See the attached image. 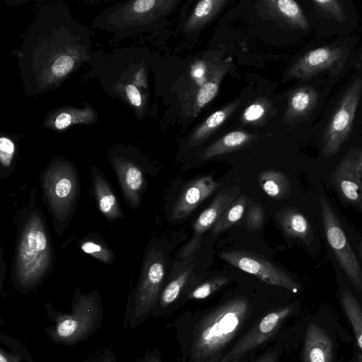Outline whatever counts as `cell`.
Segmentation results:
<instances>
[{
  "instance_id": "cell-1",
  "label": "cell",
  "mask_w": 362,
  "mask_h": 362,
  "mask_svg": "<svg viewBox=\"0 0 362 362\" xmlns=\"http://www.w3.org/2000/svg\"><path fill=\"white\" fill-rule=\"evenodd\" d=\"M84 33L66 10L44 12L23 45L22 73L38 90L56 86L85 59L87 39L81 35Z\"/></svg>"
},
{
  "instance_id": "cell-2",
  "label": "cell",
  "mask_w": 362,
  "mask_h": 362,
  "mask_svg": "<svg viewBox=\"0 0 362 362\" xmlns=\"http://www.w3.org/2000/svg\"><path fill=\"white\" fill-rule=\"evenodd\" d=\"M37 195L33 189L16 217L18 230L11 277L15 289L22 294L37 288L52 273L56 260Z\"/></svg>"
},
{
  "instance_id": "cell-3",
  "label": "cell",
  "mask_w": 362,
  "mask_h": 362,
  "mask_svg": "<svg viewBox=\"0 0 362 362\" xmlns=\"http://www.w3.org/2000/svg\"><path fill=\"white\" fill-rule=\"evenodd\" d=\"M45 308L52 322L44 329L45 334L55 344L67 346H74L88 339L99 329L104 316L102 298L96 289L83 293L76 288L70 312L57 310L48 302Z\"/></svg>"
},
{
  "instance_id": "cell-4",
  "label": "cell",
  "mask_w": 362,
  "mask_h": 362,
  "mask_svg": "<svg viewBox=\"0 0 362 362\" xmlns=\"http://www.w3.org/2000/svg\"><path fill=\"white\" fill-rule=\"evenodd\" d=\"M42 200L52 218L56 233L61 236L75 214L80 194L76 167L62 157L54 158L39 175Z\"/></svg>"
},
{
  "instance_id": "cell-5",
  "label": "cell",
  "mask_w": 362,
  "mask_h": 362,
  "mask_svg": "<svg viewBox=\"0 0 362 362\" xmlns=\"http://www.w3.org/2000/svg\"><path fill=\"white\" fill-rule=\"evenodd\" d=\"M250 305L243 296L234 298L208 313L194 333L192 356L196 362H210L238 333L248 316Z\"/></svg>"
},
{
  "instance_id": "cell-6",
  "label": "cell",
  "mask_w": 362,
  "mask_h": 362,
  "mask_svg": "<svg viewBox=\"0 0 362 362\" xmlns=\"http://www.w3.org/2000/svg\"><path fill=\"white\" fill-rule=\"evenodd\" d=\"M164 276L163 253L150 245L144 256L138 283L127 300L124 321L127 327L136 328L152 315L161 293Z\"/></svg>"
},
{
  "instance_id": "cell-7",
  "label": "cell",
  "mask_w": 362,
  "mask_h": 362,
  "mask_svg": "<svg viewBox=\"0 0 362 362\" xmlns=\"http://www.w3.org/2000/svg\"><path fill=\"white\" fill-rule=\"evenodd\" d=\"M325 236L341 268L352 284L362 291V270L352 247L329 202L320 197Z\"/></svg>"
},
{
  "instance_id": "cell-8",
  "label": "cell",
  "mask_w": 362,
  "mask_h": 362,
  "mask_svg": "<svg viewBox=\"0 0 362 362\" xmlns=\"http://www.w3.org/2000/svg\"><path fill=\"white\" fill-rule=\"evenodd\" d=\"M362 93V79L349 86L329 122L323 139L322 154L329 157L337 153L348 137Z\"/></svg>"
},
{
  "instance_id": "cell-9",
  "label": "cell",
  "mask_w": 362,
  "mask_h": 362,
  "mask_svg": "<svg viewBox=\"0 0 362 362\" xmlns=\"http://www.w3.org/2000/svg\"><path fill=\"white\" fill-rule=\"evenodd\" d=\"M221 257L228 264L256 276L274 286L296 292L300 286L284 270L257 255L240 250L222 252Z\"/></svg>"
},
{
  "instance_id": "cell-10",
  "label": "cell",
  "mask_w": 362,
  "mask_h": 362,
  "mask_svg": "<svg viewBox=\"0 0 362 362\" xmlns=\"http://www.w3.org/2000/svg\"><path fill=\"white\" fill-rule=\"evenodd\" d=\"M349 55L348 49L339 47L327 46L312 49L305 54L291 68L290 78L308 80L319 73L341 69Z\"/></svg>"
},
{
  "instance_id": "cell-11",
  "label": "cell",
  "mask_w": 362,
  "mask_h": 362,
  "mask_svg": "<svg viewBox=\"0 0 362 362\" xmlns=\"http://www.w3.org/2000/svg\"><path fill=\"white\" fill-rule=\"evenodd\" d=\"M292 312L284 307L268 313L244 335L222 358L221 362H233L270 339Z\"/></svg>"
},
{
  "instance_id": "cell-12",
  "label": "cell",
  "mask_w": 362,
  "mask_h": 362,
  "mask_svg": "<svg viewBox=\"0 0 362 362\" xmlns=\"http://www.w3.org/2000/svg\"><path fill=\"white\" fill-rule=\"evenodd\" d=\"M110 160L126 202L131 208L138 209L145 187L141 167L133 161V156L127 154L112 153L110 154Z\"/></svg>"
},
{
  "instance_id": "cell-13",
  "label": "cell",
  "mask_w": 362,
  "mask_h": 362,
  "mask_svg": "<svg viewBox=\"0 0 362 362\" xmlns=\"http://www.w3.org/2000/svg\"><path fill=\"white\" fill-rule=\"evenodd\" d=\"M240 192L238 186L221 189L215 197L210 205L204 209L195 221L194 234L191 240L181 251V258H186L195 252L199 247L202 235L217 222L221 215L237 199Z\"/></svg>"
},
{
  "instance_id": "cell-14",
  "label": "cell",
  "mask_w": 362,
  "mask_h": 362,
  "mask_svg": "<svg viewBox=\"0 0 362 362\" xmlns=\"http://www.w3.org/2000/svg\"><path fill=\"white\" fill-rule=\"evenodd\" d=\"M332 182L339 197L362 211V179L354 158L344 157L332 175Z\"/></svg>"
},
{
  "instance_id": "cell-15",
  "label": "cell",
  "mask_w": 362,
  "mask_h": 362,
  "mask_svg": "<svg viewBox=\"0 0 362 362\" xmlns=\"http://www.w3.org/2000/svg\"><path fill=\"white\" fill-rule=\"evenodd\" d=\"M221 184L211 177L204 176L189 182L174 205L172 219H181L192 213L204 199L212 194Z\"/></svg>"
},
{
  "instance_id": "cell-16",
  "label": "cell",
  "mask_w": 362,
  "mask_h": 362,
  "mask_svg": "<svg viewBox=\"0 0 362 362\" xmlns=\"http://www.w3.org/2000/svg\"><path fill=\"white\" fill-rule=\"evenodd\" d=\"M91 189L101 214L110 223L124 218L119 199L109 180L97 166L91 168Z\"/></svg>"
},
{
  "instance_id": "cell-17",
  "label": "cell",
  "mask_w": 362,
  "mask_h": 362,
  "mask_svg": "<svg viewBox=\"0 0 362 362\" xmlns=\"http://www.w3.org/2000/svg\"><path fill=\"white\" fill-rule=\"evenodd\" d=\"M174 0H139L127 6L121 12L131 16H124L119 18V22L124 21L127 25H141L150 23L156 18L168 13L176 4ZM124 16V15H122Z\"/></svg>"
},
{
  "instance_id": "cell-18",
  "label": "cell",
  "mask_w": 362,
  "mask_h": 362,
  "mask_svg": "<svg viewBox=\"0 0 362 362\" xmlns=\"http://www.w3.org/2000/svg\"><path fill=\"white\" fill-rule=\"evenodd\" d=\"M303 358L304 362H332L333 344L327 332L314 323L307 327Z\"/></svg>"
},
{
  "instance_id": "cell-19",
  "label": "cell",
  "mask_w": 362,
  "mask_h": 362,
  "mask_svg": "<svg viewBox=\"0 0 362 362\" xmlns=\"http://www.w3.org/2000/svg\"><path fill=\"white\" fill-rule=\"evenodd\" d=\"M277 218L287 236L300 239L306 244L312 241V228L300 211L293 209H284L279 213Z\"/></svg>"
},
{
  "instance_id": "cell-20",
  "label": "cell",
  "mask_w": 362,
  "mask_h": 362,
  "mask_svg": "<svg viewBox=\"0 0 362 362\" xmlns=\"http://www.w3.org/2000/svg\"><path fill=\"white\" fill-rule=\"evenodd\" d=\"M318 101L317 91L310 86H303L294 90L289 95L285 119L291 121L310 114Z\"/></svg>"
},
{
  "instance_id": "cell-21",
  "label": "cell",
  "mask_w": 362,
  "mask_h": 362,
  "mask_svg": "<svg viewBox=\"0 0 362 362\" xmlns=\"http://www.w3.org/2000/svg\"><path fill=\"white\" fill-rule=\"evenodd\" d=\"M266 6L283 21L294 28L307 30L308 21L300 5L293 0L265 1Z\"/></svg>"
},
{
  "instance_id": "cell-22",
  "label": "cell",
  "mask_w": 362,
  "mask_h": 362,
  "mask_svg": "<svg viewBox=\"0 0 362 362\" xmlns=\"http://www.w3.org/2000/svg\"><path fill=\"white\" fill-rule=\"evenodd\" d=\"M226 3V0H202L199 1L185 25V31L193 32L204 26L215 17Z\"/></svg>"
},
{
  "instance_id": "cell-23",
  "label": "cell",
  "mask_w": 362,
  "mask_h": 362,
  "mask_svg": "<svg viewBox=\"0 0 362 362\" xmlns=\"http://www.w3.org/2000/svg\"><path fill=\"white\" fill-rule=\"evenodd\" d=\"M240 102L235 101L224 108L212 113L192 134L189 145L199 144L214 132L238 107Z\"/></svg>"
},
{
  "instance_id": "cell-24",
  "label": "cell",
  "mask_w": 362,
  "mask_h": 362,
  "mask_svg": "<svg viewBox=\"0 0 362 362\" xmlns=\"http://www.w3.org/2000/svg\"><path fill=\"white\" fill-rule=\"evenodd\" d=\"M259 182L264 192L275 199H286L291 194L290 182L282 172L264 171L259 176Z\"/></svg>"
},
{
  "instance_id": "cell-25",
  "label": "cell",
  "mask_w": 362,
  "mask_h": 362,
  "mask_svg": "<svg viewBox=\"0 0 362 362\" xmlns=\"http://www.w3.org/2000/svg\"><path fill=\"white\" fill-rule=\"evenodd\" d=\"M252 136L243 131H233L224 135L209 146L201 155L203 159H208L240 148L249 142Z\"/></svg>"
},
{
  "instance_id": "cell-26",
  "label": "cell",
  "mask_w": 362,
  "mask_h": 362,
  "mask_svg": "<svg viewBox=\"0 0 362 362\" xmlns=\"http://www.w3.org/2000/svg\"><path fill=\"white\" fill-rule=\"evenodd\" d=\"M340 300L344 310L350 321L358 346L362 351V308L354 295L347 290H342Z\"/></svg>"
},
{
  "instance_id": "cell-27",
  "label": "cell",
  "mask_w": 362,
  "mask_h": 362,
  "mask_svg": "<svg viewBox=\"0 0 362 362\" xmlns=\"http://www.w3.org/2000/svg\"><path fill=\"white\" fill-rule=\"evenodd\" d=\"M79 247L83 252L104 264H110L115 261L114 252L100 235H87L81 240Z\"/></svg>"
},
{
  "instance_id": "cell-28",
  "label": "cell",
  "mask_w": 362,
  "mask_h": 362,
  "mask_svg": "<svg viewBox=\"0 0 362 362\" xmlns=\"http://www.w3.org/2000/svg\"><path fill=\"white\" fill-rule=\"evenodd\" d=\"M247 199L244 195L239 196L225 211L211 229L213 235H216L226 230L240 220L247 204Z\"/></svg>"
},
{
  "instance_id": "cell-29",
  "label": "cell",
  "mask_w": 362,
  "mask_h": 362,
  "mask_svg": "<svg viewBox=\"0 0 362 362\" xmlns=\"http://www.w3.org/2000/svg\"><path fill=\"white\" fill-rule=\"evenodd\" d=\"M189 274L190 270L187 269L169 282L161 291L154 310L157 307L159 310H163L174 303L185 285Z\"/></svg>"
},
{
  "instance_id": "cell-30",
  "label": "cell",
  "mask_w": 362,
  "mask_h": 362,
  "mask_svg": "<svg viewBox=\"0 0 362 362\" xmlns=\"http://www.w3.org/2000/svg\"><path fill=\"white\" fill-rule=\"evenodd\" d=\"M16 147L12 140L6 136L0 139V177L7 178L16 169Z\"/></svg>"
},
{
  "instance_id": "cell-31",
  "label": "cell",
  "mask_w": 362,
  "mask_h": 362,
  "mask_svg": "<svg viewBox=\"0 0 362 362\" xmlns=\"http://www.w3.org/2000/svg\"><path fill=\"white\" fill-rule=\"evenodd\" d=\"M313 4L316 12L320 16L343 22L346 15L340 1L337 0H313Z\"/></svg>"
},
{
  "instance_id": "cell-32",
  "label": "cell",
  "mask_w": 362,
  "mask_h": 362,
  "mask_svg": "<svg viewBox=\"0 0 362 362\" xmlns=\"http://www.w3.org/2000/svg\"><path fill=\"white\" fill-rule=\"evenodd\" d=\"M224 68L222 67L215 76L211 78L199 88L195 97V105L198 110L204 107L216 95L218 90V82L225 73Z\"/></svg>"
},
{
  "instance_id": "cell-33",
  "label": "cell",
  "mask_w": 362,
  "mask_h": 362,
  "mask_svg": "<svg viewBox=\"0 0 362 362\" xmlns=\"http://www.w3.org/2000/svg\"><path fill=\"white\" fill-rule=\"evenodd\" d=\"M229 279L226 277H214L195 288L189 295L190 299L202 300L208 298L216 290L226 284Z\"/></svg>"
},
{
  "instance_id": "cell-34",
  "label": "cell",
  "mask_w": 362,
  "mask_h": 362,
  "mask_svg": "<svg viewBox=\"0 0 362 362\" xmlns=\"http://www.w3.org/2000/svg\"><path fill=\"white\" fill-rule=\"evenodd\" d=\"M90 116V111L62 112L55 117L54 124L57 129L62 130L73 123L86 122Z\"/></svg>"
},
{
  "instance_id": "cell-35",
  "label": "cell",
  "mask_w": 362,
  "mask_h": 362,
  "mask_svg": "<svg viewBox=\"0 0 362 362\" xmlns=\"http://www.w3.org/2000/svg\"><path fill=\"white\" fill-rule=\"evenodd\" d=\"M81 362H117L112 346H104L92 352Z\"/></svg>"
},
{
  "instance_id": "cell-36",
  "label": "cell",
  "mask_w": 362,
  "mask_h": 362,
  "mask_svg": "<svg viewBox=\"0 0 362 362\" xmlns=\"http://www.w3.org/2000/svg\"><path fill=\"white\" fill-rule=\"evenodd\" d=\"M247 223L250 230H258L263 226L264 211L259 204H254L250 207Z\"/></svg>"
},
{
  "instance_id": "cell-37",
  "label": "cell",
  "mask_w": 362,
  "mask_h": 362,
  "mask_svg": "<svg viewBox=\"0 0 362 362\" xmlns=\"http://www.w3.org/2000/svg\"><path fill=\"white\" fill-rule=\"evenodd\" d=\"M0 342L5 343L7 346L11 349L13 352L22 354L26 358L27 361L32 362L33 361L28 351L18 341L11 338L7 334H1Z\"/></svg>"
},
{
  "instance_id": "cell-38",
  "label": "cell",
  "mask_w": 362,
  "mask_h": 362,
  "mask_svg": "<svg viewBox=\"0 0 362 362\" xmlns=\"http://www.w3.org/2000/svg\"><path fill=\"white\" fill-rule=\"evenodd\" d=\"M264 112V105L259 103H254L245 110L243 117L246 122H254L260 119Z\"/></svg>"
},
{
  "instance_id": "cell-39",
  "label": "cell",
  "mask_w": 362,
  "mask_h": 362,
  "mask_svg": "<svg viewBox=\"0 0 362 362\" xmlns=\"http://www.w3.org/2000/svg\"><path fill=\"white\" fill-rule=\"evenodd\" d=\"M124 93L127 100L134 107H141L142 105L141 95L135 85L132 83L126 85Z\"/></svg>"
},
{
  "instance_id": "cell-40",
  "label": "cell",
  "mask_w": 362,
  "mask_h": 362,
  "mask_svg": "<svg viewBox=\"0 0 362 362\" xmlns=\"http://www.w3.org/2000/svg\"><path fill=\"white\" fill-rule=\"evenodd\" d=\"M26 358L21 354L8 352L3 348H0V362H22Z\"/></svg>"
},
{
  "instance_id": "cell-41",
  "label": "cell",
  "mask_w": 362,
  "mask_h": 362,
  "mask_svg": "<svg viewBox=\"0 0 362 362\" xmlns=\"http://www.w3.org/2000/svg\"><path fill=\"white\" fill-rule=\"evenodd\" d=\"M135 362H161L160 352L158 350L146 351L144 356Z\"/></svg>"
},
{
  "instance_id": "cell-42",
  "label": "cell",
  "mask_w": 362,
  "mask_h": 362,
  "mask_svg": "<svg viewBox=\"0 0 362 362\" xmlns=\"http://www.w3.org/2000/svg\"><path fill=\"white\" fill-rule=\"evenodd\" d=\"M277 358L278 355L276 351H270L261 356L254 362H276Z\"/></svg>"
},
{
  "instance_id": "cell-43",
  "label": "cell",
  "mask_w": 362,
  "mask_h": 362,
  "mask_svg": "<svg viewBox=\"0 0 362 362\" xmlns=\"http://www.w3.org/2000/svg\"><path fill=\"white\" fill-rule=\"evenodd\" d=\"M354 161L357 172L362 179V150L358 151L356 158H354Z\"/></svg>"
},
{
  "instance_id": "cell-44",
  "label": "cell",
  "mask_w": 362,
  "mask_h": 362,
  "mask_svg": "<svg viewBox=\"0 0 362 362\" xmlns=\"http://www.w3.org/2000/svg\"><path fill=\"white\" fill-rule=\"evenodd\" d=\"M358 252H359V255L362 259V243H361L358 247Z\"/></svg>"
}]
</instances>
